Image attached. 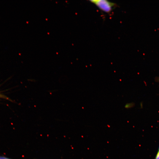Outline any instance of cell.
<instances>
[{
  "mask_svg": "<svg viewBox=\"0 0 159 159\" xmlns=\"http://www.w3.org/2000/svg\"><path fill=\"white\" fill-rule=\"evenodd\" d=\"M89 1L95 5L100 10L109 14L116 7L114 3L106 0H92Z\"/></svg>",
  "mask_w": 159,
  "mask_h": 159,
  "instance_id": "obj_1",
  "label": "cell"
},
{
  "mask_svg": "<svg viewBox=\"0 0 159 159\" xmlns=\"http://www.w3.org/2000/svg\"><path fill=\"white\" fill-rule=\"evenodd\" d=\"M0 159H11L4 156H0Z\"/></svg>",
  "mask_w": 159,
  "mask_h": 159,
  "instance_id": "obj_3",
  "label": "cell"
},
{
  "mask_svg": "<svg viewBox=\"0 0 159 159\" xmlns=\"http://www.w3.org/2000/svg\"><path fill=\"white\" fill-rule=\"evenodd\" d=\"M155 159H159V148Z\"/></svg>",
  "mask_w": 159,
  "mask_h": 159,
  "instance_id": "obj_2",
  "label": "cell"
}]
</instances>
